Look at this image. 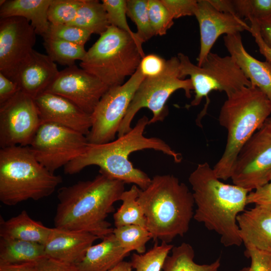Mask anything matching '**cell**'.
<instances>
[{
    "label": "cell",
    "mask_w": 271,
    "mask_h": 271,
    "mask_svg": "<svg viewBox=\"0 0 271 271\" xmlns=\"http://www.w3.org/2000/svg\"><path fill=\"white\" fill-rule=\"evenodd\" d=\"M93 179L80 181L58 191L55 227L89 232L103 239L113 228L106 221L113 204L125 191V183L99 172Z\"/></svg>",
    "instance_id": "cell-1"
},
{
    "label": "cell",
    "mask_w": 271,
    "mask_h": 271,
    "mask_svg": "<svg viewBox=\"0 0 271 271\" xmlns=\"http://www.w3.org/2000/svg\"><path fill=\"white\" fill-rule=\"evenodd\" d=\"M149 121L148 117L143 116L130 131L116 140L104 144L88 143L83 154L64 167L65 173L76 174L89 166L95 165L100 168L99 172L125 184H133L141 189H146L151 179L144 172L134 167L129 160L131 153L153 149L171 157L177 163L182 160L181 154L163 140L144 135Z\"/></svg>",
    "instance_id": "cell-2"
},
{
    "label": "cell",
    "mask_w": 271,
    "mask_h": 271,
    "mask_svg": "<svg viewBox=\"0 0 271 271\" xmlns=\"http://www.w3.org/2000/svg\"><path fill=\"white\" fill-rule=\"evenodd\" d=\"M188 181L196 205L193 218L217 233L225 247L240 246L237 217L245 211L250 191L220 181L207 162L198 164Z\"/></svg>",
    "instance_id": "cell-3"
},
{
    "label": "cell",
    "mask_w": 271,
    "mask_h": 271,
    "mask_svg": "<svg viewBox=\"0 0 271 271\" xmlns=\"http://www.w3.org/2000/svg\"><path fill=\"white\" fill-rule=\"evenodd\" d=\"M138 201L154 241L169 243L188 232L194 214L193 194L173 175L154 176L146 189H140Z\"/></svg>",
    "instance_id": "cell-4"
},
{
    "label": "cell",
    "mask_w": 271,
    "mask_h": 271,
    "mask_svg": "<svg viewBox=\"0 0 271 271\" xmlns=\"http://www.w3.org/2000/svg\"><path fill=\"white\" fill-rule=\"evenodd\" d=\"M270 114L271 101L256 87L244 86L227 96L218 118L219 124L227 130L226 145L213 168L218 179L231 178L239 151Z\"/></svg>",
    "instance_id": "cell-5"
},
{
    "label": "cell",
    "mask_w": 271,
    "mask_h": 271,
    "mask_svg": "<svg viewBox=\"0 0 271 271\" xmlns=\"http://www.w3.org/2000/svg\"><path fill=\"white\" fill-rule=\"evenodd\" d=\"M63 181L61 176L45 168L29 146H16L0 150V201L14 206L52 195Z\"/></svg>",
    "instance_id": "cell-6"
},
{
    "label": "cell",
    "mask_w": 271,
    "mask_h": 271,
    "mask_svg": "<svg viewBox=\"0 0 271 271\" xmlns=\"http://www.w3.org/2000/svg\"><path fill=\"white\" fill-rule=\"evenodd\" d=\"M144 56L130 35L110 25L87 51L80 66L110 87L123 84Z\"/></svg>",
    "instance_id": "cell-7"
},
{
    "label": "cell",
    "mask_w": 271,
    "mask_h": 271,
    "mask_svg": "<svg viewBox=\"0 0 271 271\" xmlns=\"http://www.w3.org/2000/svg\"><path fill=\"white\" fill-rule=\"evenodd\" d=\"M183 89L190 98L193 87L190 78L181 79L179 60L172 57L166 61L164 71L159 76L145 78L137 88L126 114L119 126L117 136H122L131 130V122L142 108H147L153 113L149 124L163 121L168 114L166 103L175 91Z\"/></svg>",
    "instance_id": "cell-8"
},
{
    "label": "cell",
    "mask_w": 271,
    "mask_h": 271,
    "mask_svg": "<svg viewBox=\"0 0 271 271\" xmlns=\"http://www.w3.org/2000/svg\"><path fill=\"white\" fill-rule=\"evenodd\" d=\"M177 57L180 77L189 76L195 92L190 106L198 105L204 97L208 99L212 91L225 92L227 97L244 86H252L230 56L210 52L201 66L192 63L183 53H178Z\"/></svg>",
    "instance_id": "cell-9"
},
{
    "label": "cell",
    "mask_w": 271,
    "mask_h": 271,
    "mask_svg": "<svg viewBox=\"0 0 271 271\" xmlns=\"http://www.w3.org/2000/svg\"><path fill=\"white\" fill-rule=\"evenodd\" d=\"M88 143L86 136L80 132L57 124L43 122L29 146L37 160L54 174L83 154Z\"/></svg>",
    "instance_id": "cell-10"
},
{
    "label": "cell",
    "mask_w": 271,
    "mask_h": 271,
    "mask_svg": "<svg viewBox=\"0 0 271 271\" xmlns=\"http://www.w3.org/2000/svg\"><path fill=\"white\" fill-rule=\"evenodd\" d=\"M145 78L138 68L126 82L109 88L91 114L92 125L86 136L89 143L104 144L114 140L134 94Z\"/></svg>",
    "instance_id": "cell-11"
},
{
    "label": "cell",
    "mask_w": 271,
    "mask_h": 271,
    "mask_svg": "<svg viewBox=\"0 0 271 271\" xmlns=\"http://www.w3.org/2000/svg\"><path fill=\"white\" fill-rule=\"evenodd\" d=\"M270 175L271 129L264 123L239 151L231 179L251 192L269 182Z\"/></svg>",
    "instance_id": "cell-12"
},
{
    "label": "cell",
    "mask_w": 271,
    "mask_h": 271,
    "mask_svg": "<svg viewBox=\"0 0 271 271\" xmlns=\"http://www.w3.org/2000/svg\"><path fill=\"white\" fill-rule=\"evenodd\" d=\"M42 122L35 100L20 90L0 105V147L29 146Z\"/></svg>",
    "instance_id": "cell-13"
},
{
    "label": "cell",
    "mask_w": 271,
    "mask_h": 271,
    "mask_svg": "<svg viewBox=\"0 0 271 271\" xmlns=\"http://www.w3.org/2000/svg\"><path fill=\"white\" fill-rule=\"evenodd\" d=\"M36 34L25 18H1L0 72L10 80L33 51Z\"/></svg>",
    "instance_id": "cell-14"
},
{
    "label": "cell",
    "mask_w": 271,
    "mask_h": 271,
    "mask_svg": "<svg viewBox=\"0 0 271 271\" xmlns=\"http://www.w3.org/2000/svg\"><path fill=\"white\" fill-rule=\"evenodd\" d=\"M109 88L96 76L73 65L60 71L45 92L63 96L91 114Z\"/></svg>",
    "instance_id": "cell-15"
},
{
    "label": "cell",
    "mask_w": 271,
    "mask_h": 271,
    "mask_svg": "<svg viewBox=\"0 0 271 271\" xmlns=\"http://www.w3.org/2000/svg\"><path fill=\"white\" fill-rule=\"evenodd\" d=\"M194 16L200 30V51L197 59L198 66L206 60L219 36L248 31L250 28L243 20L218 11L208 0H198Z\"/></svg>",
    "instance_id": "cell-16"
},
{
    "label": "cell",
    "mask_w": 271,
    "mask_h": 271,
    "mask_svg": "<svg viewBox=\"0 0 271 271\" xmlns=\"http://www.w3.org/2000/svg\"><path fill=\"white\" fill-rule=\"evenodd\" d=\"M42 123L51 122L87 136L92 125L91 114L85 112L66 98L44 92L34 99Z\"/></svg>",
    "instance_id": "cell-17"
},
{
    "label": "cell",
    "mask_w": 271,
    "mask_h": 271,
    "mask_svg": "<svg viewBox=\"0 0 271 271\" xmlns=\"http://www.w3.org/2000/svg\"><path fill=\"white\" fill-rule=\"evenodd\" d=\"M59 72L55 62L47 55L33 50L12 80L21 91L35 99L47 90Z\"/></svg>",
    "instance_id": "cell-18"
},
{
    "label": "cell",
    "mask_w": 271,
    "mask_h": 271,
    "mask_svg": "<svg viewBox=\"0 0 271 271\" xmlns=\"http://www.w3.org/2000/svg\"><path fill=\"white\" fill-rule=\"evenodd\" d=\"M99 239L89 232L52 228L45 243V255L75 265L83 257L93 242Z\"/></svg>",
    "instance_id": "cell-19"
},
{
    "label": "cell",
    "mask_w": 271,
    "mask_h": 271,
    "mask_svg": "<svg viewBox=\"0 0 271 271\" xmlns=\"http://www.w3.org/2000/svg\"><path fill=\"white\" fill-rule=\"evenodd\" d=\"M224 44L231 57L251 82L271 101V64L254 58L245 50L240 33L225 35Z\"/></svg>",
    "instance_id": "cell-20"
},
{
    "label": "cell",
    "mask_w": 271,
    "mask_h": 271,
    "mask_svg": "<svg viewBox=\"0 0 271 271\" xmlns=\"http://www.w3.org/2000/svg\"><path fill=\"white\" fill-rule=\"evenodd\" d=\"M237 221L245 248L271 254V211L259 206L245 210Z\"/></svg>",
    "instance_id": "cell-21"
},
{
    "label": "cell",
    "mask_w": 271,
    "mask_h": 271,
    "mask_svg": "<svg viewBox=\"0 0 271 271\" xmlns=\"http://www.w3.org/2000/svg\"><path fill=\"white\" fill-rule=\"evenodd\" d=\"M102 239L100 243L91 245L75 265L76 271H107L128 255L113 233Z\"/></svg>",
    "instance_id": "cell-22"
},
{
    "label": "cell",
    "mask_w": 271,
    "mask_h": 271,
    "mask_svg": "<svg viewBox=\"0 0 271 271\" xmlns=\"http://www.w3.org/2000/svg\"><path fill=\"white\" fill-rule=\"evenodd\" d=\"M52 0H1L0 17L6 18L20 17L26 19L34 28L37 34L43 37L50 23L48 12Z\"/></svg>",
    "instance_id": "cell-23"
},
{
    "label": "cell",
    "mask_w": 271,
    "mask_h": 271,
    "mask_svg": "<svg viewBox=\"0 0 271 271\" xmlns=\"http://www.w3.org/2000/svg\"><path fill=\"white\" fill-rule=\"evenodd\" d=\"M52 228L32 219L25 210L5 220L0 217V237L31 241L44 245Z\"/></svg>",
    "instance_id": "cell-24"
},
{
    "label": "cell",
    "mask_w": 271,
    "mask_h": 271,
    "mask_svg": "<svg viewBox=\"0 0 271 271\" xmlns=\"http://www.w3.org/2000/svg\"><path fill=\"white\" fill-rule=\"evenodd\" d=\"M45 256L42 244L0 237V264L36 262Z\"/></svg>",
    "instance_id": "cell-25"
},
{
    "label": "cell",
    "mask_w": 271,
    "mask_h": 271,
    "mask_svg": "<svg viewBox=\"0 0 271 271\" xmlns=\"http://www.w3.org/2000/svg\"><path fill=\"white\" fill-rule=\"evenodd\" d=\"M194 249L190 244L183 242L174 246L171 254L165 260L162 271H219L220 258L211 263L200 264L194 261Z\"/></svg>",
    "instance_id": "cell-26"
},
{
    "label": "cell",
    "mask_w": 271,
    "mask_h": 271,
    "mask_svg": "<svg viewBox=\"0 0 271 271\" xmlns=\"http://www.w3.org/2000/svg\"><path fill=\"white\" fill-rule=\"evenodd\" d=\"M70 25L99 35L110 26L102 2L97 0H83L75 18Z\"/></svg>",
    "instance_id": "cell-27"
},
{
    "label": "cell",
    "mask_w": 271,
    "mask_h": 271,
    "mask_svg": "<svg viewBox=\"0 0 271 271\" xmlns=\"http://www.w3.org/2000/svg\"><path fill=\"white\" fill-rule=\"evenodd\" d=\"M140 188L132 185L121 194L122 204L113 214L115 227L128 225H137L146 228V219L144 211L138 201Z\"/></svg>",
    "instance_id": "cell-28"
},
{
    "label": "cell",
    "mask_w": 271,
    "mask_h": 271,
    "mask_svg": "<svg viewBox=\"0 0 271 271\" xmlns=\"http://www.w3.org/2000/svg\"><path fill=\"white\" fill-rule=\"evenodd\" d=\"M47 55L54 61L70 67L76 60L82 61L86 54L84 46L61 40L44 38Z\"/></svg>",
    "instance_id": "cell-29"
},
{
    "label": "cell",
    "mask_w": 271,
    "mask_h": 271,
    "mask_svg": "<svg viewBox=\"0 0 271 271\" xmlns=\"http://www.w3.org/2000/svg\"><path fill=\"white\" fill-rule=\"evenodd\" d=\"M112 233L124 251L129 253L131 251L143 254L146 251V243L152 239L148 229L137 225H128L115 227Z\"/></svg>",
    "instance_id": "cell-30"
},
{
    "label": "cell",
    "mask_w": 271,
    "mask_h": 271,
    "mask_svg": "<svg viewBox=\"0 0 271 271\" xmlns=\"http://www.w3.org/2000/svg\"><path fill=\"white\" fill-rule=\"evenodd\" d=\"M153 247L143 254L134 253L130 261L134 271H161L165 260L174 245L155 241Z\"/></svg>",
    "instance_id": "cell-31"
},
{
    "label": "cell",
    "mask_w": 271,
    "mask_h": 271,
    "mask_svg": "<svg viewBox=\"0 0 271 271\" xmlns=\"http://www.w3.org/2000/svg\"><path fill=\"white\" fill-rule=\"evenodd\" d=\"M126 15L136 24V34L143 44L154 36L148 11V0H126Z\"/></svg>",
    "instance_id": "cell-32"
},
{
    "label": "cell",
    "mask_w": 271,
    "mask_h": 271,
    "mask_svg": "<svg viewBox=\"0 0 271 271\" xmlns=\"http://www.w3.org/2000/svg\"><path fill=\"white\" fill-rule=\"evenodd\" d=\"M102 3L107 14L110 25L113 26L130 35L137 43L144 56L142 43L136 33L130 28L126 18V0H102Z\"/></svg>",
    "instance_id": "cell-33"
},
{
    "label": "cell",
    "mask_w": 271,
    "mask_h": 271,
    "mask_svg": "<svg viewBox=\"0 0 271 271\" xmlns=\"http://www.w3.org/2000/svg\"><path fill=\"white\" fill-rule=\"evenodd\" d=\"M83 0H52L48 12L49 22L70 25L75 18Z\"/></svg>",
    "instance_id": "cell-34"
},
{
    "label": "cell",
    "mask_w": 271,
    "mask_h": 271,
    "mask_svg": "<svg viewBox=\"0 0 271 271\" xmlns=\"http://www.w3.org/2000/svg\"><path fill=\"white\" fill-rule=\"evenodd\" d=\"M91 33L71 25H55L50 23L43 38L59 39L84 46Z\"/></svg>",
    "instance_id": "cell-35"
},
{
    "label": "cell",
    "mask_w": 271,
    "mask_h": 271,
    "mask_svg": "<svg viewBox=\"0 0 271 271\" xmlns=\"http://www.w3.org/2000/svg\"><path fill=\"white\" fill-rule=\"evenodd\" d=\"M151 24L155 35L163 36L174 24V19L161 0H148Z\"/></svg>",
    "instance_id": "cell-36"
},
{
    "label": "cell",
    "mask_w": 271,
    "mask_h": 271,
    "mask_svg": "<svg viewBox=\"0 0 271 271\" xmlns=\"http://www.w3.org/2000/svg\"><path fill=\"white\" fill-rule=\"evenodd\" d=\"M237 16L249 21L271 15V0H233Z\"/></svg>",
    "instance_id": "cell-37"
},
{
    "label": "cell",
    "mask_w": 271,
    "mask_h": 271,
    "mask_svg": "<svg viewBox=\"0 0 271 271\" xmlns=\"http://www.w3.org/2000/svg\"><path fill=\"white\" fill-rule=\"evenodd\" d=\"M174 19L194 16L197 0H161Z\"/></svg>",
    "instance_id": "cell-38"
},
{
    "label": "cell",
    "mask_w": 271,
    "mask_h": 271,
    "mask_svg": "<svg viewBox=\"0 0 271 271\" xmlns=\"http://www.w3.org/2000/svg\"><path fill=\"white\" fill-rule=\"evenodd\" d=\"M166 60L158 55L150 54L142 58L139 68L145 78L154 77L164 70Z\"/></svg>",
    "instance_id": "cell-39"
},
{
    "label": "cell",
    "mask_w": 271,
    "mask_h": 271,
    "mask_svg": "<svg viewBox=\"0 0 271 271\" xmlns=\"http://www.w3.org/2000/svg\"><path fill=\"white\" fill-rule=\"evenodd\" d=\"M246 203L271 211V182L249 192Z\"/></svg>",
    "instance_id": "cell-40"
},
{
    "label": "cell",
    "mask_w": 271,
    "mask_h": 271,
    "mask_svg": "<svg viewBox=\"0 0 271 271\" xmlns=\"http://www.w3.org/2000/svg\"><path fill=\"white\" fill-rule=\"evenodd\" d=\"M244 253L250 259L252 271H271V254L252 247L246 248Z\"/></svg>",
    "instance_id": "cell-41"
},
{
    "label": "cell",
    "mask_w": 271,
    "mask_h": 271,
    "mask_svg": "<svg viewBox=\"0 0 271 271\" xmlns=\"http://www.w3.org/2000/svg\"><path fill=\"white\" fill-rule=\"evenodd\" d=\"M36 271H76L75 265L45 256L36 263Z\"/></svg>",
    "instance_id": "cell-42"
},
{
    "label": "cell",
    "mask_w": 271,
    "mask_h": 271,
    "mask_svg": "<svg viewBox=\"0 0 271 271\" xmlns=\"http://www.w3.org/2000/svg\"><path fill=\"white\" fill-rule=\"evenodd\" d=\"M19 90L16 82L0 72V105L13 97Z\"/></svg>",
    "instance_id": "cell-43"
},
{
    "label": "cell",
    "mask_w": 271,
    "mask_h": 271,
    "mask_svg": "<svg viewBox=\"0 0 271 271\" xmlns=\"http://www.w3.org/2000/svg\"><path fill=\"white\" fill-rule=\"evenodd\" d=\"M250 25L248 32L254 37L259 52L265 57V61L271 64V48L267 46L262 40L254 21H250Z\"/></svg>",
    "instance_id": "cell-44"
},
{
    "label": "cell",
    "mask_w": 271,
    "mask_h": 271,
    "mask_svg": "<svg viewBox=\"0 0 271 271\" xmlns=\"http://www.w3.org/2000/svg\"><path fill=\"white\" fill-rule=\"evenodd\" d=\"M251 21H254L262 40L271 48V15Z\"/></svg>",
    "instance_id": "cell-45"
},
{
    "label": "cell",
    "mask_w": 271,
    "mask_h": 271,
    "mask_svg": "<svg viewBox=\"0 0 271 271\" xmlns=\"http://www.w3.org/2000/svg\"><path fill=\"white\" fill-rule=\"evenodd\" d=\"M208 1L210 4L218 11L237 17L235 11L233 0Z\"/></svg>",
    "instance_id": "cell-46"
},
{
    "label": "cell",
    "mask_w": 271,
    "mask_h": 271,
    "mask_svg": "<svg viewBox=\"0 0 271 271\" xmlns=\"http://www.w3.org/2000/svg\"><path fill=\"white\" fill-rule=\"evenodd\" d=\"M36 263L0 264V271H36Z\"/></svg>",
    "instance_id": "cell-47"
},
{
    "label": "cell",
    "mask_w": 271,
    "mask_h": 271,
    "mask_svg": "<svg viewBox=\"0 0 271 271\" xmlns=\"http://www.w3.org/2000/svg\"><path fill=\"white\" fill-rule=\"evenodd\" d=\"M107 271H134L130 262L121 261Z\"/></svg>",
    "instance_id": "cell-48"
},
{
    "label": "cell",
    "mask_w": 271,
    "mask_h": 271,
    "mask_svg": "<svg viewBox=\"0 0 271 271\" xmlns=\"http://www.w3.org/2000/svg\"><path fill=\"white\" fill-rule=\"evenodd\" d=\"M265 124L271 129V119H267L265 122Z\"/></svg>",
    "instance_id": "cell-49"
},
{
    "label": "cell",
    "mask_w": 271,
    "mask_h": 271,
    "mask_svg": "<svg viewBox=\"0 0 271 271\" xmlns=\"http://www.w3.org/2000/svg\"><path fill=\"white\" fill-rule=\"evenodd\" d=\"M239 271H252L250 268V266L249 267H244L241 269Z\"/></svg>",
    "instance_id": "cell-50"
},
{
    "label": "cell",
    "mask_w": 271,
    "mask_h": 271,
    "mask_svg": "<svg viewBox=\"0 0 271 271\" xmlns=\"http://www.w3.org/2000/svg\"><path fill=\"white\" fill-rule=\"evenodd\" d=\"M269 182H271V175H270V181Z\"/></svg>",
    "instance_id": "cell-51"
}]
</instances>
